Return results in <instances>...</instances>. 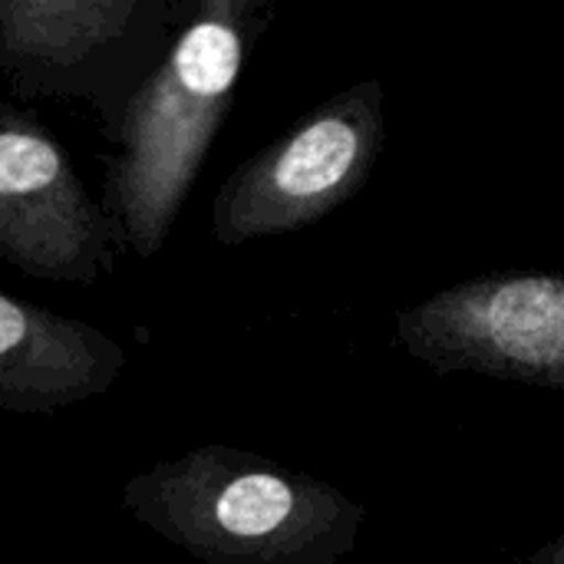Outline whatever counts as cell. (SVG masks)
<instances>
[{
  "mask_svg": "<svg viewBox=\"0 0 564 564\" xmlns=\"http://www.w3.org/2000/svg\"><path fill=\"white\" fill-rule=\"evenodd\" d=\"M271 17L268 0H195L169 56L132 99L106 155V212L142 261L162 251L192 195Z\"/></svg>",
  "mask_w": 564,
  "mask_h": 564,
  "instance_id": "7a4b0ae2",
  "label": "cell"
},
{
  "mask_svg": "<svg viewBox=\"0 0 564 564\" xmlns=\"http://www.w3.org/2000/svg\"><path fill=\"white\" fill-rule=\"evenodd\" d=\"M512 564H564V535L552 539L549 545H542V549H535V552L522 555L519 562H512Z\"/></svg>",
  "mask_w": 564,
  "mask_h": 564,
  "instance_id": "ba28073f",
  "label": "cell"
},
{
  "mask_svg": "<svg viewBox=\"0 0 564 564\" xmlns=\"http://www.w3.org/2000/svg\"><path fill=\"white\" fill-rule=\"evenodd\" d=\"M383 145L387 93L380 79H360L314 106L221 182L212 202V238L238 248L317 225L367 185Z\"/></svg>",
  "mask_w": 564,
  "mask_h": 564,
  "instance_id": "277c9868",
  "label": "cell"
},
{
  "mask_svg": "<svg viewBox=\"0 0 564 564\" xmlns=\"http://www.w3.org/2000/svg\"><path fill=\"white\" fill-rule=\"evenodd\" d=\"M129 251L69 152L26 109L0 102V261L26 278L93 284Z\"/></svg>",
  "mask_w": 564,
  "mask_h": 564,
  "instance_id": "8992f818",
  "label": "cell"
},
{
  "mask_svg": "<svg viewBox=\"0 0 564 564\" xmlns=\"http://www.w3.org/2000/svg\"><path fill=\"white\" fill-rule=\"evenodd\" d=\"M195 0H0V76L23 102H86L109 145Z\"/></svg>",
  "mask_w": 564,
  "mask_h": 564,
  "instance_id": "3957f363",
  "label": "cell"
},
{
  "mask_svg": "<svg viewBox=\"0 0 564 564\" xmlns=\"http://www.w3.org/2000/svg\"><path fill=\"white\" fill-rule=\"evenodd\" d=\"M122 506L205 564H337L367 519L337 486L235 446H198L129 476Z\"/></svg>",
  "mask_w": 564,
  "mask_h": 564,
  "instance_id": "6da1fadb",
  "label": "cell"
},
{
  "mask_svg": "<svg viewBox=\"0 0 564 564\" xmlns=\"http://www.w3.org/2000/svg\"><path fill=\"white\" fill-rule=\"evenodd\" d=\"M119 340L0 291V413L50 416L96 400L122 377Z\"/></svg>",
  "mask_w": 564,
  "mask_h": 564,
  "instance_id": "52a82bcc",
  "label": "cell"
},
{
  "mask_svg": "<svg viewBox=\"0 0 564 564\" xmlns=\"http://www.w3.org/2000/svg\"><path fill=\"white\" fill-rule=\"evenodd\" d=\"M393 337L436 373L564 390V274L469 278L400 311Z\"/></svg>",
  "mask_w": 564,
  "mask_h": 564,
  "instance_id": "5b68a950",
  "label": "cell"
}]
</instances>
